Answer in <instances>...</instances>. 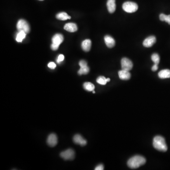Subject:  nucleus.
I'll return each mask as SVG.
<instances>
[{
    "mask_svg": "<svg viewBox=\"0 0 170 170\" xmlns=\"http://www.w3.org/2000/svg\"><path fill=\"white\" fill-rule=\"evenodd\" d=\"M146 162V160L143 156H134L130 158L128 161V165L132 169H136L144 165Z\"/></svg>",
    "mask_w": 170,
    "mask_h": 170,
    "instance_id": "nucleus-1",
    "label": "nucleus"
},
{
    "mask_svg": "<svg viewBox=\"0 0 170 170\" xmlns=\"http://www.w3.org/2000/svg\"><path fill=\"white\" fill-rule=\"evenodd\" d=\"M153 146L156 149L160 151L166 152L167 150L165 139L162 136H157L153 138Z\"/></svg>",
    "mask_w": 170,
    "mask_h": 170,
    "instance_id": "nucleus-2",
    "label": "nucleus"
},
{
    "mask_svg": "<svg viewBox=\"0 0 170 170\" xmlns=\"http://www.w3.org/2000/svg\"><path fill=\"white\" fill-rule=\"evenodd\" d=\"M63 36L61 34H56L52 38V44L51 48L53 51L58 49L60 45L63 41Z\"/></svg>",
    "mask_w": 170,
    "mask_h": 170,
    "instance_id": "nucleus-3",
    "label": "nucleus"
},
{
    "mask_svg": "<svg viewBox=\"0 0 170 170\" xmlns=\"http://www.w3.org/2000/svg\"><path fill=\"white\" fill-rule=\"evenodd\" d=\"M122 9L128 13H133L138 10V5L135 2L126 1L123 4Z\"/></svg>",
    "mask_w": 170,
    "mask_h": 170,
    "instance_id": "nucleus-4",
    "label": "nucleus"
},
{
    "mask_svg": "<svg viewBox=\"0 0 170 170\" xmlns=\"http://www.w3.org/2000/svg\"><path fill=\"white\" fill-rule=\"evenodd\" d=\"M17 28L19 31H24L26 34L30 33V26L27 21L24 19H20L18 21L17 24Z\"/></svg>",
    "mask_w": 170,
    "mask_h": 170,
    "instance_id": "nucleus-5",
    "label": "nucleus"
},
{
    "mask_svg": "<svg viewBox=\"0 0 170 170\" xmlns=\"http://www.w3.org/2000/svg\"><path fill=\"white\" fill-rule=\"evenodd\" d=\"M61 157L65 160H71L75 157L74 151L72 149H68L67 150L63 151L61 153Z\"/></svg>",
    "mask_w": 170,
    "mask_h": 170,
    "instance_id": "nucleus-6",
    "label": "nucleus"
},
{
    "mask_svg": "<svg viewBox=\"0 0 170 170\" xmlns=\"http://www.w3.org/2000/svg\"><path fill=\"white\" fill-rule=\"evenodd\" d=\"M122 70L130 71L133 68V63L130 59L127 58H123L121 60Z\"/></svg>",
    "mask_w": 170,
    "mask_h": 170,
    "instance_id": "nucleus-7",
    "label": "nucleus"
},
{
    "mask_svg": "<svg viewBox=\"0 0 170 170\" xmlns=\"http://www.w3.org/2000/svg\"><path fill=\"white\" fill-rule=\"evenodd\" d=\"M156 37L153 35H151L145 39L143 41V45L145 47H150L156 43Z\"/></svg>",
    "mask_w": 170,
    "mask_h": 170,
    "instance_id": "nucleus-8",
    "label": "nucleus"
},
{
    "mask_svg": "<svg viewBox=\"0 0 170 170\" xmlns=\"http://www.w3.org/2000/svg\"><path fill=\"white\" fill-rule=\"evenodd\" d=\"M47 142L48 145L51 147L55 146L58 143V138L56 135L55 134H51L47 138Z\"/></svg>",
    "mask_w": 170,
    "mask_h": 170,
    "instance_id": "nucleus-9",
    "label": "nucleus"
},
{
    "mask_svg": "<svg viewBox=\"0 0 170 170\" xmlns=\"http://www.w3.org/2000/svg\"><path fill=\"white\" fill-rule=\"evenodd\" d=\"M73 141L75 143L79 144V145L84 146L87 143L86 140H85L80 135L76 134L73 137Z\"/></svg>",
    "mask_w": 170,
    "mask_h": 170,
    "instance_id": "nucleus-10",
    "label": "nucleus"
},
{
    "mask_svg": "<svg viewBox=\"0 0 170 170\" xmlns=\"http://www.w3.org/2000/svg\"><path fill=\"white\" fill-rule=\"evenodd\" d=\"M104 40L106 46H107L108 48H111L115 46V39L110 35H105L104 38Z\"/></svg>",
    "mask_w": 170,
    "mask_h": 170,
    "instance_id": "nucleus-11",
    "label": "nucleus"
},
{
    "mask_svg": "<svg viewBox=\"0 0 170 170\" xmlns=\"http://www.w3.org/2000/svg\"><path fill=\"white\" fill-rule=\"evenodd\" d=\"M64 29L69 32H75L78 30V27L75 23H68L65 24Z\"/></svg>",
    "mask_w": 170,
    "mask_h": 170,
    "instance_id": "nucleus-12",
    "label": "nucleus"
},
{
    "mask_svg": "<svg viewBox=\"0 0 170 170\" xmlns=\"http://www.w3.org/2000/svg\"><path fill=\"white\" fill-rule=\"evenodd\" d=\"M120 79L122 80H129L131 77V74L129 71L121 70L118 72Z\"/></svg>",
    "mask_w": 170,
    "mask_h": 170,
    "instance_id": "nucleus-13",
    "label": "nucleus"
},
{
    "mask_svg": "<svg viewBox=\"0 0 170 170\" xmlns=\"http://www.w3.org/2000/svg\"><path fill=\"white\" fill-rule=\"evenodd\" d=\"M108 11L110 13H113L116 10L115 0H108L107 2Z\"/></svg>",
    "mask_w": 170,
    "mask_h": 170,
    "instance_id": "nucleus-14",
    "label": "nucleus"
},
{
    "mask_svg": "<svg viewBox=\"0 0 170 170\" xmlns=\"http://www.w3.org/2000/svg\"><path fill=\"white\" fill-rule=\"evenodd\" d=\"M91 45L92 43L91 40L90 39H86L82 42V48L85 52H89L91 49Z\"/></svg>",
    "mask_w": 170,
    "mask_h": 170,
    "instance_id": "nucleus-15",
    "label": "nucleus"
},
{
    "mask_svg": "<svg viewBox=\"0 0 170 170\" xmlns=\"http://www.w3.org/2000/svg\"><path fill=\"white\" fill-rule=\"evenodd\" d=\"M158 76L161 79H167L170 78V71L168 69L162 70L158 73Z\"/></svg>",
    "mask_w": 170,
    "mask_h": 170,
    "instance_id": "nucleus-16",
    "label": "nucleus"
},
{
    "mask_svg": "<svg viewBox=\"0 0 170 170\" xmlns=\"http://www.w3.org/2000/svg\"><path fill=\"white\" fill-rule=\"evenodd\" d=\"M56 17L58 19L61 20H66L68 19H71V17L68 15L67 13L64 12H62L58 13L57 14Z\"/></svg>",
    "mask_w": 170,
    "mask_h": 170,
    "instance_id": "nucleus-17",
    "label": "nucleus"
},
{
    "mask_svg": "<svg viewBox=\"0 0 170 170\" xmlns=\"http://www.w3.org/2000/svg\"><path fill=\"white\" fill-rule=\"evenodd\" d=\"M89 72V68L88 66H83L80 67V69L78 71V74L81 75H86Z\"/></svg>",
    "mask_w": 170,
    "mask_h": 170,
    "instance_id": "nucleus-18",
    "label": "nucleus"
},
{
    "mask_svg": "<svg viewBox=\"0 0 170 170\" xmlns=\"http://www.w3.org/2000/svg\"><path fill=\"white\" fill-rule=\"evenodd\" d=\"M26 34H27L24 31H19L16 38L17 41L18 42H21L26 37Z\"/></svg>",
    "mask_w": 170,
    "mask_h": 170,
    "instance_id": "nucleus-19",
    "label": "nucleus"
},
{
    "mask_svg": "<svg viewBox=\"0 0 170 170\" xmlns=\"http://www.w3.org/2000/svg\"><path fill=\"white\" fill-rule=\"evenodd\" d=\"M83 87L86 90L88 91H93L94 90V86L90 82H85L83 84Z\"/></svg>",
    "mask_w": 170,
    "mask_h": 170,
    "instance_id": "nucleus-20",
    "label": "nucleus"
},
{
    "mask_svg": "<svg viewBox=\"0 0 170 170\" xmlns=\"http://www.w3.org/2000/svg\"><path fill=\"white\" fill-rule=\"evenodd\" d=\"M159 19L161 21H165L170 25V15H166L164 14H161L159 16Z\"/></svg>",
    "mask_w": 170,
    "mask_h": 170,
    "instance_id": "nucleus-21",
    "label": "nucleus"
},
{
    "mask_svg": "<svg viewBox=\"0 0 170 170\" xmlns=\"http://www.w3.org/2000/svg\"><path fill=\"white\" fill-rule=\"evenodd\" d=\"M97 82L98 84L102 85H106L107 82H108L107 79L104 76H100L97 79Z\"/></svg>",
    "mask_w": 170,
    "mask_h": 170,
    "instance_id": "nucleus-22",
    "label": "nucleus"
},
{
    "mask_svg": "<svg viewBox=\"0 0 170 170\" xmlns=\"http://www.w3.org/2000/svg\"><path fill=\"white\" fill-rule=\"evenodd\" d=\"M151 59L155 64H158L160 62V57L157 53H153L151 56Z\"/></svg>",
    "mask_w": 170,
    "mask_h": 170,
    "instance_id": "nucleus-23",
    "label": "nucleus"
},
{
    "mask_svg": "<svg viewBox=\"0 0 170 170\" xmlns=\"http://www.w3.org/2000/svg\"><path fill=\"white\" fill-rule=\"evenodd\" d=\"M64 59V56L63 55V54H60L58 56V58L57 59V62L58 63H60L61 62L63 61Z\"/></svg>",
    "mask_w": 170,
    "mask_h": 170,
    "instance_id": "nucleus-24",
    "label": "nucleus"
},
{
    "mask_svg": "<svg viewBox=\"0 0 170 170\" xmlns=\"http://www.w3.org/2000/svg\"><path fill=\"white\" fill-rule=\"evenodd\" d=\"M48 67L49 68H51V69H54L56 67V65L55 63H53V62H50V63H49L48 64Z\"/></svg>",
    "mask_w": 170,
    "mask_h": 170,
    "instance_id": "nucleus-25",
    "label": "nucleus"
},
{
    "mask_svg": "<svg viewBox=\"0 0 170 170\" xmlns=\"http://www.w3.org/2000/svg\"><path fill=\"white\" fill-rule=\"evenodd\" d=\"M79 65L80 67L87 66V63L86 61H85L84 60H81L79 61Z\"/></svg>",
    "mask_w": 170,
    "mask_h": 170,
    "instance_id": "nucleus-26",
    "label": "nucleus"
},
{
    "mask_svg": "<svg viewBox=\"0 0 170 170\" xmlns=\"http://www.w3.org/2000/svg\"><path fill=\"white\" fill-rule=\"evenodd\" d=\"M104 169V166L103 164H100L97 165L94 169L95 170H103Z\"/></svg>",
    "mask_w": 170,
    "mask_h": 170,
    "instance_id": "nucleus-27",
    "label": "nucleus"
},
{
    "mask_svg": "<svg viewBox=\"0 0 170 170\" xmlns=\"http://www.w3.org/2000/svg\"><path fill=\"white\" fill-rule=\"evenodd\" d=\"M158 68V64H155L152 67V71H157Z\"/></svg>",
    "mask_w": 170,
    "mask_h": 170,
    "instance_id": "nucleus-28",
    "label": "nucleus"
},
{
    "mask_svg": "<svg viewBox=\"0 0 170 170\" xmlns=\"http://www.w3.org/2000/svg\"><path fill=\"white\" fill-rule=\"evenodd\" d=\"M93 93L94 94L95 93V91H93Z\"/></svg>",
    "mask_w": 170,
    "mask_h": 170,
    "instance_id": "nucleus-29",
    "label": "nucleus"
},
{
    "mask_svg": "<svg viewBox=\"0 0 170 170\" xmlns=\"http://www.w3.org/2000/svg\"><path fill=\"white\" fill-rule=\"evenodd\" d=\"M40 1H42V0H40Z\"/></svg>",
    "mask_w": 170,
    "mask_h": 170,
    "instance_id": "nucleus-30",
    "label": "nucleus"
}]
</instances>
